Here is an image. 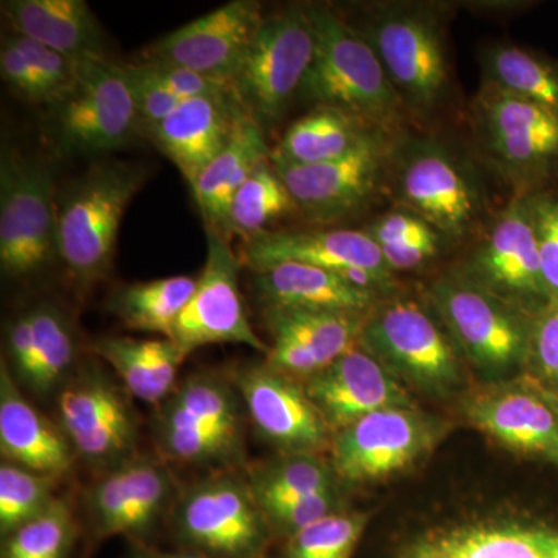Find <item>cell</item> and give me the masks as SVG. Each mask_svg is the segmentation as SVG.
<instances>
[{
	"label": "cell",
	"mask_w": 558,
	"mask_h": 558,
	"mask_svg": "<svg viewBox=\"0 0 558 558\" xmlns=\"http://www.w3.org/2000/svg\"><path fill=\"white\" fill-rule=\"evenodd\" d=\"M145 180L143 167L101 161L58 202V259L83 292L112 274L121 220Z\"/></svg>",
	"instance_id": "3"
},
{
	"label": "cell",
	"mask_w": 558,
	"mask_h": 558,
	"mask_svg": "<svg viewBox=\"0 0 558 558\" xmlns=\"http://www.w3.org/2000/svg\"><path fill=\"white\" fill-rule=\"evenodd\" d=\"M57 230V193L49 167L3 148L0 160L2 274L25 279L46 270L58 258Z\"/></svg>",
	"instance_id": "10"
},
{
	"label": "cell",
	"mask_w": 558,
	"mask_h": 558,
	"mask_svg": "<svg viewBox=\"0 0 558 558\" xmlns=\"http://www.w3.org/2000/svg\"><path fill=\"white\" fill-rule=\"evenodd\" d=\"M303 385L332 435L374 411L416 409L405 384L360 344Z\"/></svg>",
	"instance_id": "24"
},
{
	"label": "cell",
	"mask_w": 558,
	"mask_h": 558,
	"mask_svg": "<svg viewBox=\"0 0 558 558\" xmlns=\"http://www.w3.org/2000/svg\"><path fill=\"white\" fill-rule=\"evenodd\" d=\"M376 134L380 132L368 130L340 110L314 108L290 124L277 148L271 150L270 161L282 165L325 163L347 156Z\"/></svg>",
	"instance_id": "32"
},
{
	"label": "cell",
	"mask_w": 558,
	"mask_h": 558,
	"mask_svg": "<svg viewBox=\"0 0 558 558\" xmlns=\"http://www.w3.org/2000/svg\"><path fill=\"white\" fill-rule=\"evenodd\" d=\"M149 62L156 70L161 83L168 87L182 101L194 100V98L215 97V95L229 92L227 84L218 80L209 78L194 70L180 68V65L167 64V62Z\"/></svg>",
	"instance_id": "48"
},
{
	"label": "cell",
	"mask_w": 558,
	"mask_h": 558,
	"mask_svg": "<svg viewBox=\"0 0 558 558\" xmlns=\"http://www.w3.org/2000/svg\"><path fill=\"white\" fill-rule=\"evenodd\" d=\"M392 140L376 134L340 157L317 165L271 163L300 211L311 222H336L365 207L380 189Z\"/></svg>",
	"instance_id": "19"
},
{
	"label": "cell",
	"mask_w": 558,
	"mask_h": 558,
	"mask_svg": "<svg viewBox=\"0 0 558 558\" xmlns=\"http://www.w3.org/2000/svg\"><path fill=\"white\" fill-rule=\"evenodd\" d=\"M314 51L307 5H292L264 16L229 84L234 100L264 132L282 120L300 94Z\"/></svg>",
	"instance_id": "9"
},
{
	"label": "cell",
	"mask_w": 558,
	"mask_h": 558,
	"mask_svg": "<svg viewBox=\"0 0 558 558\" xmlns=\"http://www.w3.org/2000/svg\"><path fill=\"white\" fill-rule=\"evenodd\" d=\"M241 109L230 90L194 98L183 101L148 134L193 186L202 171L229 145Z\"/></svg>",
	"instance_id": "26"
},
{
	"label": "cell",
	"mask_w": 558,
	"mask_h": 558,
	"mask_svg": "<svg viewBox=\"0 0 558 558\" xmlns=\"http://www.w3.org/2000/svg\"><path fill=\"white\" fill-rule=\"evenodd\" d=\"M366 315L266 307L271 336L267 365L304 384L357 347Z\"/></svg>",
	"instance_id": "25"
},
{
	"label": "cell",
	"mask_w": 558,
	"mask_h": 558,
	"mask_svg": "<svg viewBox=\"0 0 558 558\" xmlns=\"http://www.w3.org/2000/svg\"><path fill=\"white\" fill-rule=\"evenodd\" d=\"M245 478L259 506L333 490L339 481L330 462L318 454H282L253 465Z\"/></svg>",
	"instance_id": "35"
},
{
	"label": "cell",
	"mask_w": 558,
	"mask_h": 558,
	"mask_svg": "<svg viewBox=\"0 0 558 558\" xmlns=\"http://www.w3.org/2000/svg\"><path fill=\"white\" fill-rule=\"evenodd\" d=\"M5 333L7 366L17 385L28 389L36 365V336L31 311L14 315Z\"/></svg>",
	"instance_id": "46"
},
{
	"label": "cell",
	"mask_w": 558,
	"mask_h": 558,
	"mask_svg": "<svg viewBox=\"0 0 558 558\" xmlns=\"http://www.w3.org/2000/svg\"><path fill=\"white\" fill-rule=\"evenodd\" d=\"M0 451L7 462L57 480L68 475L76 461L75 451L60 425L32 405L3 360L0 368Z\"/></svg>",
	"instance_id": "27"
},
{
	"label": "cell",
	"mask_w": 558,
	"mask_h": 558,
	"mask_svg": "<svg viewBox=\"0 0 558 558\" xmlns=\"http://www.w3.org/2000/svg\"><path fill=\"white\" fill-rule=\"evenodd\" d=\"M355 28L376 51L405 110L428 117L444 105L451 86L449 54L442 24L429 7L379 3Z\"/></svg>",
	"instance_id": "5"
},
{
	"label": "cell",
	"mask_w": 558,
	"mask_h": 558,
	"mask_svg": "<svg viewBox=\"0 0 558 558\" xmlns=\"http://www.w3.org/2000/svg\"><path fill=\"white\" fill-rule=\"evenodd\" d=\"M196 289V278L178 275L123 286L112 293L109 310L126 328L170 339L180 312Z\"/></svg>",
	"instance_id": "34"
},
{
	"label": "cell",
	"mask_w": 558,
	"mask_h": 558,
	"mask_svg": "<svg viewBox=\"0 0 558 558\" xmlns=\"http://www.w3.org/2000/svg\"><path fill=\"white\" fill-rule=\"evenodd\" d=\"M271 534L289 538L301 529L317 523L330 513L344 510L341 508L339 490L323 492V494L311 495V497L286 499V501L267 502L260 505Z\"/></svg>",
	"instance_id": "41"
},
{
	"label": "cell",
	"mask_w": 558,
	"mask_h": 558,
	"mask_svg": "<svg viewBox=\"0 0 558 558\" xmlns=\"http://www.w3.org/2000/svg\"><path fill=\"white\" fill-rule=\"evenodd\" d=\"M295 209V202L274 165L270 160L264 161L234 196L229 215V236L238 233L247 240Z\"/></svg>",
	"instance_id": "37"
},
{
	"label": "cell",
	"mask_w": 558,
	"mask_h": 558,
	"mask_svg": "<svg viewBox=\"0 0 558 558\" xmlns=\"http://www.w3.org/2000/svg\"><path fill=\"white\" fill-rule=\"evenodd\" d=\"M263 20L259 2L233 0L150 44L143 61L180 65L229 86Z\"/></svg>",
	"instance_id": "23"
},
{
	"label": "cell",
	"mask_w": 558,
	"mask_h": 558,
	"mask_svg": "<svg viewBox=\"0 0 558 558\" xmlns=\"http://www.w3.org/2000/svg\"><path fill=\"white\" fill-rule=\"evenodd\" d=\"M444 427L417 409H385L333 433L330 465L337 480L369 484L400 475L432 453Z\"/></svg>",
	"instance_id": "13"
},
{
	"label": "cell",
	"mask_w": 558,
	"mask_h": 558,
	"mask_svg": "<svg viewBox=\"0 0 558 558\" xmlns=\"http://www.w3.org/2000/svg\"><path fill=\"white\" fill-rule=\"evenodd\" d=\"M124 70L137 108L140 130L148 132L159 126L182 105L183 101L161 83L149 62L124 64Z\"/></svg>",
	"instance_id": "42"
},
{
	"label": "cell",
	"mask_w": 558,
	"mask_h": 558,
	"mask_svg": "<svg viewBox=\"0 0 558 558\" xmlns=\"http://www.w3.org/2000/svg\"><path fill=\"white\" fill-rule=\"evenodd\" d=\"M241 260L253 271L278 263H301L336 271L359 288L384 296L395 279L368 231H263L245 240Z\"/></svg>",
	"instance_id": "18"
},
{
	"label": "cell",
	"mask_w": 558,
	"mask_h": 558,
	"mask_svg": "<svg viewBox=\"0 0 558 558\" xmlns=\"http://www.w3.org/2000/svg\"><path fill=\"white\" fill-rule=\"evenodd\" d=\"M264 134L263 128L241 109L229 145L191 186L207 229L219 231L227 240H230L229 215L234 196L256 168L270 160Z\"/></svg>",
	"instance_id": "30"
},
{
	"label": "cell",
	"mask_w": 558,
	"mask_h": 558,
	"mask_svg": "<svg viewBox=\"0 0 558 558\" xmlns=\"http://www.w3.org/2000/svg\"><path fill=\"white\" fill-rule=\"evenodd\" d=\"M428 303L461 357L484 377L501 381L527 365L532 318L464 277L439 278Z\"/></svg>",
	"instance_id": "6"
},
{
	"label": "cell",
	"mask_w": 558,
	"mask_h": 558,
	"mask_svg": "<svg viewBox=\"0 0 558 558\" xmlns=\"http://www.w3.org/2000/svg\"><path fill=\"white\" fill-rule=\"evenodd\" d=\"M92 349L113 369L128 395L156 407L178 387L179 368L186 357L170 339L101 337Z\"/></svg>",
	"instance_id": "31"
},
{
	"label": "cell",
	"mask_w": 558,
	"mask_h": 558,
	"mask_svg": "<svg viewBox=\"0 0 558 558\" xmlns=\"http://www.w3.org/2000/svg\"><path fill=\"white\" fill-rule=\"evenodd\" d=\"M366 558H558V519L520 508L458 510L391 529Z\"/></svg>",
	"instance_id": "2"
},
{
	"label": "cell",
	"mask_w": 558,
	"mask_h": 558,
	"mask_svg": "<svg viewBox=\"0 0 558 558\" xmlns=\"http://www.w3.org/2000/svg\"><path fill=\"white\" fill-rule=\"evenodd\" d=\"M242 260L234 255L229 240L207 229V259L196 278V289L180 312L171 341L183 354L209 344H245L260 354H269L266 343L250 325L240 292Z\"/></svg>",
	"instance_id": "16"
},
{
	"label": "cell",
	"mask_w": 558,
	"mask_h": 558,
	"mask_svg": "<svg viewBox=\"0 0 558 558\" xmlns=\"http://www.w3.org/2000/svg\"><path fill=\"white\" fill-rule=\"evenodd\" d=\"M57 478L40 475L11 462L0 468V532L5 538L44 512L54 497Z\"/></svg>",
	"instance_id": "40"
},
{
	"label": "cell",
	"mask_w": 558,
	"mask_h": 558,
	"mask_svg": "<svg viewBox=\"0 0 558 558\" xmlns=\"http://www.w3.org/2000/svg\"><path fill=\"white\" fill-rule=\"evenodd\" d=\"M392 191L403 207L446 236H465L480 215V201L454 157L435 142H409L392 149Z\"/></svg>",
	"instance_id": "17"
},
{
	"label": "cell",
	"mask_w": 558,
	"mask_h": 558,
	"mask_svg": "<svg viewBox=\"0 0 558 558\" xmlns=\"http://www.w3.org/2000/svg\"><path fill=\"white\" fill-rule=\"evenodd\" d=\"M440 233L433 230L422 236L411 238L409 241L387 245L380 250L388 269L395 274V271L413 270L424 266L438 255Z\"/></svg>",
	"instance_id": "49"
},
{
	"label": "cell",
	"mask_w": 558,
	"mask_h": 558,
	"mask_svg": "<svg viewBox=\"0 0 558 558\" xmlns=\"http://www.w3.org/2000/svg\"><path fill=\"white\" fill-rule=\"evenodd\" d=\"M31 311L36 336V365L28 391L47 396L60 389L72 376L76 360V339L68 314L49 301Z\"/></svg>",
	"instance_id": "36"
},
{
	"label": "cell",
	"mask_w": 558,
	"mask_h": 558,
	"mask_svg": "<svg viewBox=\"0 0 558 558\" xmlns=\"http://www.w3.org/2000/svg\"><path fill=\"white\" fill-rule=\"evenodd\" d=\"M527 365L535 380L558 399V304L532 318Z\"/></svg>",
	"instance_id": "45"
},
{
	"label": "cell",
	"mask_w": 558,
	"mask_h": 558,
	"mask_svg": "<svg viewBox=\"0 0 558 558\" xmlns=\"http://www.w3.org/2000/svg\"><path fill=\"white\" fill-rule=\"evenodd\" d=\"M475 119L488 157L513 182L538 185L558 174V113L483 86Z\"/></svg>",
	"instance_id": "14"
},
{
	"label": "cell",
	"mask_w": 558,
	"mask_h": 558,
	"mask_svg": "<svg viewBox=\"0 0 558 558\" xmlns=\"http://www.w3.org/2000/svg\"><path fill=\"white\" fill-rule=\"evenodd\" d=\"M558 400V399H557Z\"/></svg>",
	"instance_id": "51"
},
{
	"label": "cell",
	"mask_w": 558,
	"mask_h": 558,
	"mask_svg": "<svg viewBox=\"0 0 558 558\" xmlns=\"http://www.w3.org/2000/svg\"><path fill=\"white\" fill-rule=\"evenodd\" d=\"M230 379L253 427L282 454H318L329 449L332 432L301 381L266 362L242 363Z\"/></svg>",
	"instance_id": "20"
},
{
	"label": "cell",
	"mask_w": 558,
	"mask_h": 558,
	"mask_svg": "<svg viewBox=\"0 0 558 558\" xmlns=\"http://www.w3.org/2000/svg\"><path fill=\"white\" fill-rule=\"evenodd\" d=\"M11 36L31 62L46 95L47 105L54 106L64 100L75 86V61L25 36L16 33H11Z\"/></svg>",
	"instance_id": "44"
},
{
	"label": "cell",
	"mask_w": 558,
	"mask_h": 558,
	"mask_svg": "<svg viewBox=\"0 0 558 558\" xmlns=\"http://www.w3.org/2000/svg\"><path fill=\"white\" fill-rule=\"evenodd\" d=\"M359 344L403 384L446 398L462 384L461 354L432 307L388 296L366 315Z\"/></svg>",
	"instance_id": "7"
},
{
	"label": "cell",
	"mask_w": 558,
	"mask_h": 558,
	"mask_svg": "<svg viewBox=\"0 0 558 558\" xmlns=\"http://www.w3.org/2000/svg\"><path fill=\"white\" fill-rule=\"evenodd\" d=\"M128 558H207L194 553H165V550L149 548L145 543L134 542Z\"/></svg>",
	"instance_id": "50"
},
{
	"label": "cell",
	"mask_w": 558,
	"mask_h": 558,
	"mask_svg": "<svg viewBox=\"0 0 558 558\" xmlns=\"http://www.w3.org/2000/svg\"><path fill=\"white\" fill-rule=\"evenodd\" d=\"M484 84L558 113V62L512 44L488 46L481 57Z\"/></svg>",
	"instance_id": "33"
},
{
	"label": "cell",
	"mask_w": 558,
	"mask_h": 558,
	"mask_svg": "<svg viewBox=\"0 0 558 558\" xmlns=\"http://www.w3.org/2000/svg\"><path fill=\"white\" fill-rule=\"evenodd\" d=\"M0 73L17 97L28 102H44L47 105L46 95L40 87L35 72H33L31 62L22 53L13 36H3L2 47H0Z\"/></svg>",
	"instance_id": "47"
},
{
	"label": "cell",
	"mask_w": 558,
	"mask_h": 558,
	"mask_svg": "<svg viewBox=\"0 0 558 558\" xmlns=\"http://www.w3.org/2000/svg\"><path fill=\"white\" fill-rule=\"evenodd\" d=\"M75 534V517L68 499L57 498L3 538L2 558H68Z\"/></svg>",
	"instance_id": "39"
},
{
	"label": "cell",
	"mask_w": 558,
	"mask_h": 558,
	"mask_svg": "<svg viewBox=\"0 0 558 558\" xmlns=\"http://www.w3.org/2000/svg\"><path fill=\"white\" fill-rule=\"evenodd\" d=\"M368 523V513H330L286 538L281 558H354Z\"/></svg>",
	"instance_id": "38"
},
{
	"label": "cell",
	"mask_w": 558,
	"mask_h": 558,
	"mask_svg": "<svg viewBox=\"0 0 558 558\" xmlns=\"http://www.w3.org/2000/svg\"><path fill=\"white\" fill-rule=\"evenodd\" d=\"M492 381L462 403L465 418L506 449L558 468V400L534 377Z\"/></svg>",
	"instance_id": "21"
},
{
	"label": "cell",
	"mask_w": 558,
	"mask_h": 558,
	"mask_svg": "<svg viewBox=\"0 0 558 558\" xmlns=\"http://www.w3.org/2000/svg\"><path fill=\"white\" fill-rule=\"evenodd\" d=\"M172 527L189 553L207 558H266L271 531L245 473L218 470L179 488Z\"/></svg>",
	"instance_id": "8"
},
{
	"label": "cell",
	"mask_w": 558,
	"mask_h": 558,
	"mask_svg": "<svg viewBox=\"0 0 558 558\" xmlns=\"http://www.w3.org/2000/svg\"><path fill=\"white\" fill-rule=\"evenodd\" d=\"M2 14L13 33L70 60L105 57V33L84 0H3Z\"/></svg>",
	"instance_id": "29"
},
{
	"label": "cell",
	"mask_w": 558,
	"mask_h": 558,
	"mask_svg": "<svg viewBox=\"0 0 558 558\" xmlns=\"http://www.w3.org/2000/svg\"><path fill=\"white\" fill-rule=\"evenodd\" d=\"M253 292L264 310L330 311L368 315L380 295L352 284L336 271L301 263H278L253 271Z\"/></svg>",
	"instance_id": "28"
},
{
	"label": "cell",
	"mask_w": 558,
	"mask_h": 558,
	"mask_svg": "<svg viewBox=\"0 0 558 558\" xmlns=\"http://www.w3.org/2000/svg\"><path fill=\"white\" fill-rule=\"evenodd\" d=\"M527 196L537 236L543 281L550 304H558V193L538 191Z\"/></svg>",
	"instance_id": "43"
},
{
	"label": "cell",
	"mask_w": 558,
	"mask_h": 558,
	"mask_svg": "<svg viewBox=\"0 0 558 558\" xmlns=\"http://www.w3.org/2000/svg\"><path fill=\"white\" fill-rule=\"evenodd\" d=\"M58 392V425L76 459L108 472L137 457V417L126 389L100 363H84Z\"/></svg>",
	"instance_id": "11"
},
{
	"label": "cell",
	"mask_w": 558,
	"mask_h": 558,
	"mask_svg": "<svg viewBox=\"0 0 558 558\" xmlns=\"http://www.w3.org/2000/svg\"><path fill=\"white\" fill-rule=\"evenodd\" d=\"M72 92L53 108V135L69 154H105L123 148L140 130L124 64L106 57L75 61Z\"/></svg>",
	"instance_id": "12"
},
{
	"label": "cell",
	"mask_w": 558,
	"mask_h": 558,
	"mask_svg": "<svg viewBox=\"0 0 558 558\" xmlns=\"http://www.w3.org/2000/svg\"><path fill=\"white\" fill-rule=\"evenodd\" d=\"M459 271L529 317L549 306L529 196L499 213Z\"/></svg>",
	"instance_id": "15"
},
{
	"label": "cell",
	"mask_w": 558,
	"mask_h": 558,
	"mask_svg": "<svg viewBox=\"0 0 558 558\" xmlns=\"http://www.w3.org/2000/svg\"><path fill=\"white\" fill-rule=\"evenodd\" d=\"M315 36L314 60L300 97L315 108L347 113L391 137L405 108L368 40L337 11L306 3Z\"/></svg>",
	"instance_id": "1"
},
{
	"label": "cell",
	"mask_w": 558,
	"mask_h": 558,
	"mask_svg": "<svg viewBox=\"0 0 558 558\" xmlns=\"http://www.w3.org/2000/svg\"><path fill=\"white\" fill-rule=\"evenodd\" d=\"M168 461L137 454L119 468L102 472L84 494L90 526L102 538L148 534L174 505L179 494Z\"/></svg>",
	"instance_id": "22"
},
{
	"label": "cell",
	"mask_w": 558,
	"mask_h": 558,
	"mask_svg": "<svg viewBox=\"0 0 558 558\" xmlns=\"http://www.w3.org/2000/svg\"><path fill=\"white\" fill-rule=\"evenodd\" d=\"M244 403L230 377L197 371L157 407L154 435L165 461L234 470L244 461Z\"/></svg>",
	"instance_id": "4"
}]
</instances>
